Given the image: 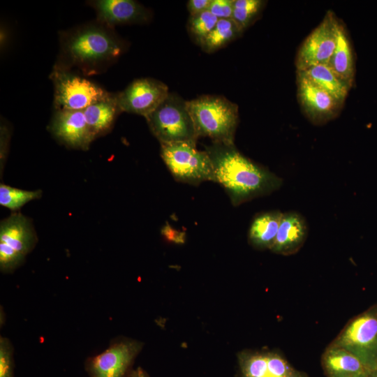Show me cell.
<instances>
[{"label": "cell", "mask_w": 377, "mask_h": 377, "mask_svg": "<svg viewBox=\"0 0 377 377\" xmlns=\"http://www.w3.org/2000/svg\"><path fill=\"white\" fill-rule=\"evenodd\" d=\"M10 138V131L8 126L4 123L1 124V159L4 160L7 154L8 147V139Z\"/></svg>", "instance_id": "f1b7e54d"}, {"label": "cell", "mask_w": 377, "mask_h": 377, "mask_svg": "<svg viewBox=\"0 0 377 377\" xmlns=\"http://www.w3.org/2000/svg\"><path fill=\"white\" fill-rule=\"evenodd\" d=\"M161 156L177 182L198 185L206 181L216 182L211 159L195 142L161 143Z\"/></svg>", "instance_id": "5b68a950"}, {"label": "cell", "mask_w": 377, "mask_h": 377, "mask_svg": "<svg viewBox=\"0 0 377 377\" xmlns=\"http://www.w3.org/2000/svg\"><path fill=\"white\" fill-rule=\"evenodd\" d=\"M145 119L151 132L160 144L196 143L198 138L187 101L175 93L170 92Z\"/></svg>", "instance_id": "277c9868"}, {"label": "cell", "mask_w": 377, "mask_h": 377, "mask_svg": "<svg viewBox=\"0 0 377 377\" xmlns=\"http://www.w3.org/2000/svg\"><path fill=\"white\" fill-rule=\"evenodd\" d=\"M243 31L232 19H220L202 43L200 47L207 53L223 48L241 36Z\"/></svg>", "instance_id": "7402d4cb"}, {"label": "cell", "mask_w": 377, "mask_h": 377, "mask_svg": "<svg viewBox=\"0 0 377 377\" xmlns=\"http://www.w3.org/2000/svg\"><path fill=\"white\" fill-rule=\"evenodd\" d=\"M265 4L263 0H234L232 19L244 31L256 20Z\"/></svg>", "instance_id": "603a6c76"}, {"label": "cell", "mask_w": 377, "mask_h": 377, "mask_svg": "<svg viewBox=\"0 0 377 377\" xmlns=\"http://www.w3.org/2000/svg\"><path fill=\"white\" fill-rule=\"evenodd\" d=\"M40 190L27 191L1 184L0 205L12 211H17L29 201L38 199Z\"/></svg>", "instance_id": "cb8c5ba5"}, {"label": "cell", "mask_w": 377, "mask_h": 377, "mask_svg": "<svg viewBox=\"0 0 377 377\" xmlns=\"http://www.w3.org/2000/svg\"><path fill=\"white\" fill-rule=\"evenodd\" d=\"M87 3L95 10L98 21L113 29L117 25L146 22L151 17L148 9L133 0H96Z\"/></svg>", "instance_id": "9a60e30c"}, {"label": "cell", "mask_w": 377, "mask_h": 377, "mask_svg": "<svg viewBox=\"0 0 377 377\" xmlns=\"http://www.w3.org/2000/svg\"><path fill=\"white\" fill-rule=\"evenodd\" d=\"M321 363L327 377H351L369 372L354 355L332 345H330L323 353Z\"/></svg>", "instance_id": "ac0fdd59"}, {"label": "cell", "mask_w": 377, "mask_h": 377, "mask_svg": "<svg viewBox=\"0 0 377 377\" xmlns=\"http://www.w3.org/2000/svg\"><path fill=\"white\" fill-rule=\"evenodd\" d=\"M85 119L94 139L108 133L113 127L117 116L121 113L116 93L99 100L83 110Z\"/></svg>", "instance_id": "e0dca14e"}, {"label": "cell", "mask_w": 377, "mask_h": 377, "mask_svg": "<svg viewBox=\"0 0 377 377\" xmlns=\"http://www.w3.org/2000/svg\"><path fill=\"white\" fill-rule=\"evenodd\" d=\"M130 377H149L147 373L141 367L129 372Z\"/></svg>", "instance_id": "f546056e"}, {"label": "cell", "mask_w": 377, "mask_h": 377, "mask_svg": "<svg viewBox=\"0 0 377 377\" xmlns=\"http://www.w3.org/2000/svg\"><path fill=\"white\" fill-rule=\"evenodd\" d=\"M37 242L29 219L20 212L12 214L0 225V268L3 273L13 272L24 260Z\"/></svg>", "instance_id": "8992f818"}, {"label": "cell", "mask_w": 377, "mask_h": 377, "mask_svg": "<svg viewBox=\"0 0 377 377\" xmlns=\"http://www.w3.org/2000/svg\"><path fill=\"white\" fill-rule=\"evenodd\" d=\"M330 345L349 351L369 372L376 369L377 311H367L351 320Z\"/></svg>", "instance_id": "ba28073f"}, {"label": "cell", "mask_w": 377, "mask_h": 377, "mask_svg": "<svg viewBox=\"0 0 377 377\" xmlns=\"http://www.w3.org/2000/svg\"><path fill=\"white\" fill-rule=\"evenodd\" d=\"M339 24L335 14L328 10L300 45L295 58L297 71L329 63L336 47Z\"/></svg>", "instance_id": "9c48e42d"}, {"label": "cell", "mask_w": 377, "mask_h": 377, "mask_svg": "<svg viewBox=\"0 0 377 377\" xmlns=\"http://www.w3.org/2000/svg\"><path fill=\"white\" fill-rule=\"evenodd\" d=\"M369 373L370 372L366 371V372H363V373L356 374V375L353 376L351 377H369Z\"/></svg>", "instance_id": "4dcf8cb0"}, {"label": "cell", "mask_w": 377, "mask_h": 377, "mask_svg": "<svg viewBox=\"0 0 377 377\" xmlns=\"http://www.w3.org/2000/svg\"><path fill=\"white\" fill-rule=\"evenodd\" d=\"M313 84L343 103L351 89L340 79L328 64H320L303 71H297Z\"/></svg>", "instance_id": "44dd1931"}, {"label": "cell", "mask_w": 377, "mask_h": 377, "mask_svg": "<svg viewBox=\"0 0 377 377\" xmlns=\"http://www.w3.org/2000/svg\"><path fill=\"white\" fill-rule=\"evenodd\" d=\"M369 377H377V369L370 372Z\"/></svg>", "instance_id": "1f68e13d"}, {"label": "cell", "mask_w": 377, "mask_h": 377, "mask_svg": "<svg viewBox=\"0 0 377 377\" xmlns=\"http://www.w3.org/2000/svg\"><path fill=\"white\" fill-rule=\"evenodd\" d=\"M219 19L209 10L190 15L187 28L193 40L201 45L204 39L211 32L216 24Z\"/></svg>", "instance_id": "d4e9b609"}, {"label": "cell", "mask_w": 377, "mask_h": 377, "mask_svg": "<svg viewBox=\"0 0 377 377\" xmlns=\"http://www.w3.org/2000/svg\"><path fill=\"white\" fill-rule=\"evenodd\" d=\"M283 213L275 210L256 214L249 232V244L258 249H271L275 241Z\"/></svg>", "instance_id": "d6986e66"}, {"label": "cell", "mask_w": 377, "mask_h": 377, "mask_svg": "<svg viewBox=\"0 0 377 377\" xmlns=\"http://www.w3.org/2000/svg\"><path fill=\"white\" fill-rule=\"evenodd\" d=\"M198 137H207L212 143L234 144L239 123L238 106L226 98L202 95L187 101Z\"/></svg>", "instance_id": "3957f363"}, {"label": "cell", "mask_w": 377, "mask_h": 377, "mask_svg": "<svg viewBox=\"0 0 377 377\" xmlns=\"http://www.w3.org/2000/svg\"><path fill=\"white\" fill-rule=\"evenodd\" d=\"M297 87L300 105L313 124H324L339 114L343 103L298 73Z\"/></svg>", "instance_id": "7c38bea8"}, {"label": "cell", "mask_w": 377, "mask_h": 377, "mask_svg": "<svg viewBox=\"0 0 377 377\" xmlns=\"http://www.w3.org/2000/svg\"><path fill=\"white\" fill-rule=\"evenodd\" d=\"M114 29L97 20L59 34V51L53 68H78L86 75L99 74L125 50Z\"/></svg>", "instance_id": "6da1fadb"}, {"label": "cell", "mask_w": 377, "mask_h": 377, "mask_svg": "<svg viewBox=\"0 0 377 377\" xmlns=\"http://www.w3.org/2000/svg\"><path fill=\"white\" fill-rule=\"evenodd\" d=\"M308 227L304 217L295 212L283 213L277 235L271 251L288 256L296 253L304 244Z\"/></svg>", "instance_id": "2e32d148"}, {"label": "cell", "mask_w": 377, "mask_h": 377, "mask_svg": "<svg viewBox=\"0 0 377 377\" xmlns=\"http://www.w3.org/2000/svg\"><path fill=\"white\" fill-rule=\"evenodd\" d=\"M234 0H211L208 10L220 19H232Z\"/></svg>", "instance_id": "4316f807"}, {"label": "cell", "mask_w": 377, "mask_h": 377, "mask_svg": "<svg viewBox=\"0 0 377 377\" xmlns=\"http://www.w3.org/2000/svg\"><path fill=\"white\" fill-rule=\"evenodd\" d=\"M50 78L54 85V105L56 110H84L91 104L112 94L71 71L53 68Z\"/></svg>", "instance_id": "52a82bcc"}, {"label": "cell", "mask_w": 377, "mask_h": 377, "mask_svg": "<svg viewBox=\"0 0 377 377\" xmlns=\"http://www.w3.org/2000/svg\"><path fill=\"white\" fill-rule=\"evenodd\" d=\"M168 86L151 77L133 80L123 91L116 93L121 112L133 113L145 118L151 114L169 94Z\"/></svg>", "instance_id": "30bf717a"}, {"label": "cell", "mask_w": 377, "mask_h": 377, "mask_svg": "<svg viewBox=\"0 0 377 377\" xmlns=\"http://www.w3.org/2000/svg\"><path fill=\"white\" fill-rule=\"evenodd\" d=\"M211 0H189L187 2V9L190 15H194L208 10Z\"/></svg>", "instance_id": "83f0119b"}, {"label": "cell", "mask_w": 377, "mask_h": 377, "mask_svg": "<svg viewBox=\"0 0 377 377\" xmlns=\"http://www.w3.org/2000/svg\"><path fill=\"white\" fill-rule=\"evenodd\" d=\"M13 346L8 339L0 337V377H14Z\"/></svg>", "instance_id": "484cf974"}, {"label": "cell", "mask_w": 377, "mask_h": 377, "mask_svg": "<svg viewBox=\"0 0 377 377\" xmlns=\"http://www.w3.org/2000/svg\"><path fill=\"white\" fill-rule=\"evenodd\" d=\"M141 348L137 341L115 340L103 352L89 358L86 369L91 377H124Z\"/></svg>", "instance_id": "8fae6325"}, {"label": "cell", "mask_w": 377, "mask_h": 377, "mask_svg": "<svg viewBox=\"0 0 377 377\" xmlns=\"http://www.w3.org/2000/svg\"><path fill=\"white\" fill-rule=\"evenodd\" d=\"M216 183L234 206L269 195L282 185L281 177L243 155L234 144L212 143L206 147Z\"/></svg>", "instance_id": "7a4b0ae2"}, {"label": "cell", "mask_w": 377, "mask_h": 377, "mask_svg": "<svg viewBox=\"0 0 377 377\" xmlns=\"http://www.w3.org/2000/svg\"><path fill=\"white\" fill-rule=\"evenodd\" d=\"M327 64L340 79L352 88L355 71L353 52L347 31L340 22L336 47Z\"/></svg>", "instance_id": "ffe728a7"}, {"label": "cell", "mask_w": 377, "mask_h": 377, "mask_svg": "<svg viewBox=\"0 0 377 377\" xmlns=\"http://www.w3.org/2000/svg\"><path fill=\"white\" fill-rule=\"evenodd\" d=\"M49 130L59 142L70 148L86 150L94 140L83 110H56Z\"/></svg>", "instance_id": "5bb4252c"}, {"label": "cell", "mask_w": 377, "mask_h": 377, "mask_svg": "<svg viewBox=\"0 0 377 377\" xmlns=\"http://www.w3.org/2000/svg\"><path fill=\"white\" fill-rule=\"evenodd\" d=\"M239 363L242 377H308L274 352H242Z\"/></svg>", "instance_id": "4fadbf2b"}]
</instances>
